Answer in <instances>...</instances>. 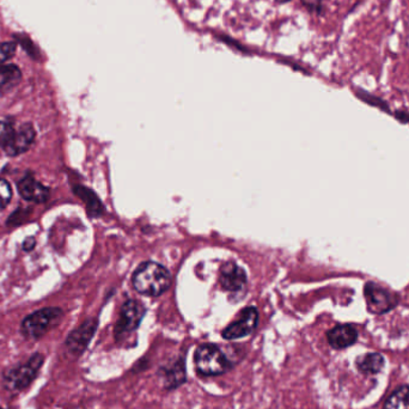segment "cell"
Wrapping results in <instances>:
<instances>
[{"mask_svg": "<svg viewBox=\"0 0 409 409\" xmlns=\"http://www.w3.org/2000/svg\"><path fill=\"white\" fill-rule=\"evenodd\" d=\"M133 286L139 294L157 297L170 287L169 272L156 262L141 264L132 277Z\"/></svg>", "mask_w": 409, "mask_h": 409, "instance_id": "6da1fadb", "label": "cell"}, {"mask_svg": "<svg viewBox=\"0 0 409 409\" xmlns=\"http://www.w3.org/2000/svg\"><path fill=\"white\" fill-rule=\"evenodd\" d=\"M45 355L36 352L30 357L28 362L5 371L3 375V385L5 390L10 392H21L29 388L39 376Z\"/></svg>", "mask_w": 409, "mask_h": 409, "instance_id": "7a4b0ae2", "label": "cell"}, {"mask_svg": "<svg viewBox=\"0 0 409 409\" xmlns=\"http://www.w3.org/2000/svg\"><path fill=\"white\" fill-rule=\"evenodd\" d=\"M64 312L60 307H43L26 316L21 324V332L26 340H39L63 319Z\"/></svg>", "mask_w": 409, "mask_h": 409, "instance_id": "3957f363", "label": "cell"}, {"mask_svg": "<svg viewBox=\"0 0 409 409\" xmlns=\"http://www.w3.org/2000/svg\"><path fill=\"white\" fill-rule=\"evenodd\" d=\"M194 364L196 371L206 377L223 375L232 367L224 352L212 344H204L196 348Z\"/></svg>", "mask_w": 409, "mask_h": 409, "instance_id": "277c9868", "label": "cell"}, {"mask_svg": "<svg viewBox=\"0 0 409 409\" xmlns=\"http://www.w3.org/2000/svg\"><path fill=\"white\" fill-rule=\"evenodd\" d=\"M97 329V320L89 319L86 322L74 329L68 334L67 339L65 341V346L68 353L72 354L74 357H79L84 353L88 348L90 341L94 337L95 332Z\"/></svg>", "mask_w": 409, "mask_h": 409, "instance_id": "5b68a950", "label": "cell"}, {"mask_svg": "<svg viewBox=\"0 0 409 409\" xmlns=\"http://www.w3.org/2000/svg\"><path fill=\"white\" fill-rule=\"evenodd\" d=\"M144 315H145V307H143L141 303L136 300H128L125 303L120 312L119 321L115 326L116 339L134 332L139 327Z\"/></svg>", "mask_w": 409, "mask_h": 409, "instance_id": "8992f818", "label": "cell"}, {"mask_svg": "<svg viewBox=\"0 0 409 409\" xmlns=\"http://www.w3.org/2000/svg\"><path fill=\"white\" fill-rule=\"evenodd\" d=\"M257 322H259V314L255 307H246L243 312L239 314L237 320L229 324L223 330V337L225 340H236V339L248 337L255 330Z\"/></svg>", "mask_w": 409, "mask_h": 409, "instance_id": "52a82bcc", "label": "cell"}, {"mask_svg": "<svg viewBox=\"0 0 409 409\" xmlns=\"http://www.w3.org/2000/svg\"><path fill=\"white\" fill-rule=\"evenodd\" d=\"M365 297L370 312L375 314L388 312L397 304L396 298H394L390 292L374 282H369L365 286Z\"/></svg>", "mask_w": 409, "mask_h": 409, "instance_id": "ba28073f", "label": "cell"}, {"mask_svg": "<svg viewBox=\"0 0 409 409\" xmlns=\"http://www.w3.org/2000/svg\"><path fill=\"white\" fill-rule=\"evenodd\" d=\"M36 138V131L31 124H23L18 131L15 132L13 139L9 144L3 147L5 154L9 157H17L26 154V151L33 145Z\"/></svg>", "mask_w": 409, "mask_h": 409, "instance_id": "9c48e42d", "label": "cell"}, {"mask_svg": "<svg viewBox=\"0 0 409 409\" xmlns=\"http://www.w3.org/2000/svg\"><path fill=\"white\" fill-rule=\"evenodd\" d=\"M17 191L24 200L34 204H43L49 198V189L36 181L33 175H26L17 182Z\"/></svg>", "mask_w": 409, "mask_h": 409, "instance_id": "30bf717a", "label": "cell"}, {"mask_svg": "<svg viewBox=\"0 0 409 409\" xmlns=\"http://www.w3.org/2000/svg\"><path fill=\"white\" fill-rule=\"evenodd\" d=\"M159 377L162 380L163 387L168 390L179 388V385H182L187 378L184 359H176L174 362L164 365L159 370Z\"/></svg>", "mask_w": 409, "mask_h": 409, "instance_id": "8fae6325", "label": "cell"}, {"mask_svg": "<svg viewBox=\"0 0 409 409\" xmlns=\"http://www.w3.org/2000/svg\"><path fill=\"white\" fill-rule=\"evenodd\" d=\"M329 345L335 350H344L354 345L358 339V332L351 324H340L327 332Z\"/></svg>", "mask_w": 409, "mask_h": 409, "instance_id": "7c38bea8", "label": "cell"}, {"mask_svg": "<svg viewBox=\"0 0 409 409\" xmlns=\"http://www.w3.org/2000/svg\"><path fill=\"white\" fill-rule=\"evenodd\" d=\"M247 282V275L243 269L234 262L225 264L220 271V282L225 290L237 292L243 289Z\"/></svg>", "mask_w": 409, "mask_h": 409, "instance_id": "4fadbf2b", "label": "cell"}, {"mask_svg": "<svg viewBox=\"0 0 409 409\" xmlns=\"http://www.w3.org/2000/svg\"><path fill=\"white\" fill-rule=\"evenodd\" d=\"M21 81L22 71L16 65H4L0 67V97L9 94Z\"/></svg>", "mask_w": 409, "mask_h": 409, "instance_id": "5bb4252c", "label": "cell"}, {"mask_svg": "<svg viewBox=\"0 0 409 409\" xmlns=\"http://www.w3.org/2000/svg\"><path fill=\"white\" fill-rule=\"evenodd\" d=\"M73 192L78 198H81V200L84 201V204L86 205V211H88L90 217H99L103 214L102 202L91 189L77 184L73 187Z\"/></svg>", "mask_w": 409, "mask_h": 409, "instance_id": "9a60e30c", "label": "cell"}, {"mask_svg": "<svg viewBox=\"0 0 409 409\" xmlns=\"http://www.w3.org/2000/svg\"><path fill=\"white\" fill-rule=\"evenodd\" d=\"M357 367L362 374L376 375L384 367V357L380 353H367L357 359Z\"/></svg>", "mask_w": 409, "mask_h": 409, "instance_id": "2e32d148", "label": "cell"}, {"mask_svg": "<svg viewBox=\"0 0 409 409\" xmlns=\"http://www.w3.org/2000/svg\"><path fill=\"white\" fill-rule=\"evenodd\" d=\"M383 409H409V387L396 389L385 401Z\"/></svg>", "mask_w": 409, "mask_h": 409, "instance_id": "e0dca14e", "label": "cell"}, {"mask_svg": "<svg viewBox=\"0 0 409 409\" xmlns=\"http://www.w3.org/2000/svg\"><path fill=\"white\" fill-rule=\"evenodd\" d=\"M13 36H15L16 41L21 45V47L24 49V51H26V54H28L31 59H40L41 54H40L39 48L35 46L34 42L30 40L29 36L22 34H15Z\"/></svg>", "mask_w": 409, "mask_h": 409, "instance_id": "ac0fdd59", "label": "cell"}, {"mask_svg": "<svg viewBox=\"0 0 409 409\" xmlns=\"http://www.w3.org/2000/svg\"><path fill=\"white\" fill-rule=\"evenodd\" d=\"M13 200V188L5 179L0 177V209H4Z\"/></svg>", "mask_w": 409, "mask_h": 409, "instance_id": "d6986e66", "label": "cell"}, {"mask_svg": "<svg viewBox=\"0 0 409 409\" xmlns=\"http://www.w3.org/2000/svg\"><path fill=\"white\" fill-rule=\"evenodd\" d=\"M16 48H17L16 42L0 43V67H3L6 61L13 59L16 53Z\"/></svg>", "mask_w": 409, "mask_h": 409, "instance_id": "ffe728a7", "label": "cell"}, {"mask_svg": "<svg viewBox=\"0 0 409 409\" xmlns=\"http://www.w3.org/2000/svg\"><path fill=\"white\" fill-rule=\"evenodd\" d=\"M15 129L13 125L6 122V121H0V146L5 147L9 144L10 141L15 136Z\"/></svg>", "mask_w": 409, "mask_h": 409, "instance_id": "44dd1931", "label": "cell"}, {"mask_svg": "<svg viewBox=\"0 0 409 409\" xmlns=\"http://www.w3.org/2000/svg\"><path fill=\"white\" fill-rule=\"evenodd\" d=\"M30 212H31V209H18L13 212L10 218H8V226H18L22 225L24 220H26L28 216H29Z\"/></svg>", "mask_w": 409, "mask_h": 409, "instance_id": "7402d4cb", "label": "cell"}, {"mask_svg": "<svg viewBox=\"0 0 409 409\" xmlns=\"http://www.w3.org/2000/svg\"><path fill=\"white\" fill-rule=\"evenodd\" d=\"M302 4L307 8L309 13L321 15L323 11L322 0H302Z\"/></svg>", "mask_w": 409, "mask_h": 409, "instance_id": "603a6c76", "label": "cell"}, {"mask_svg": "<svg viewBox=\"0 0 409 409\" xmlns=\"http://www.w3.org/2000/svg\"><path fill=\"white\" fill-rule=\"evenodd\" d=\"M35 247H36V239H35L34 237H28V239H24V242L22 244L23 250L26 252L34 250Z\"/></svg>", "mask_w": 409, "mask_h": 409, "instance_id": "cb8c5ba5", "label": "cell"}, {"mask_svg": "<svg viewBox=\"0 0 409 409\" xmlns=\"http://www.w3.org/2000/svg\"><path fill=\"white\" fill-rule=\"evenodd\" d=\"M278 3H287V1H290V0H277Z\"/></svg>", "mask_w": 409, "mask_h": 409, "instance_id": "d4e9b609", "label": "cell"}, {"mask_svg": "<svg viewBox=\"0 0 409 409\" xmlns=\"http://www.w3.org/2000/svg\"><path fill=\"white\" fill-rule=\"evenodd\" d=\"M0 409H3V408H1V407H0Z\"/></svg>", "mask_w": 409, "mask_h": 409, "instance_id": "484cf974", "label": "cell"}]
</instances>
